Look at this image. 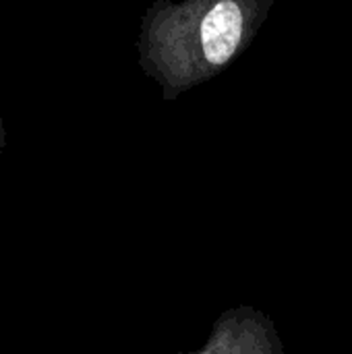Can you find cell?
Masks as SVG:
<instances>
[{
	"label": "cell",
	"mask_w": 352,
	"mask_h": 354,
	"mask_svg": "<svg viewBox=\"0 0 352 354\" xmlns=\"http://www.w3.org/2000/svg\"><path fill=\"white\" fill-rule=\"evenodd\" d=\"M243 37V10L234 0L216 2L201 23L203 54L210 64H226Z\"/></svg>",
	"instance_id": "cell-2"
},
{
	"label": "cell",
	"mask_w": 352,
	"mask_h": 354,
	"mask_svg": "<svg viewBox=\"0 0 352 354\" xmlns=\"http://www.w3.org/2000/svg\"><path fill=\"white\" fill-rule=\"evenodd\" d=\"M191 354H284V344L268 315L241 305L222 313L203 348Z\"/></svg>",
	"instance_id": "cell-1"
}]
</instances>
